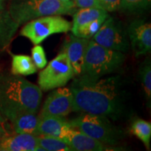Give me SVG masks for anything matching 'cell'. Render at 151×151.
Segmentation results:
<instances>
[{"instance_id": "1", "label": "cell", "mask_w": 151, "mask_h": 151, "mask_svg": "<svg viewBox=\"0 0 151 151\" xmlns=\"http://www.w3.org/2000/svg\"><path fill=\"white\" fill-rule=\"evenodd\" d=\"M69 89L73 111L113 118L121 112L122 99L118 77L81 74L73 79Z\"/></svg>"}, {"instance_id": "2", "label": "cell", "mask_w": 151, "mask_h": 151, "mask_svg": "<svg viewBox=\"0 0 151 151\" xmlns=\"http://www.w3.org/2000/svg\"><path fill=\"white\" fill-rule=\"evenodd\" d=\"M41 99L39 86L20 75L0 74V113L6 120L19 113H37Z\"/></svg>"}, {"instance_id": "3", "label": "cell", "mask_w": 151, "mask_h": 151, "mask_svg": "<svg viewBox=\"0 0 151 151\" xmlns=\"http://www.w3.org/2000/svg\"><path fill=\"white\" fill-rule=\"evenodd\" d=\"M8 11L11 18L21 25L43 16L73 15L76 11V7L73 1L12 0Z\"/></svg>"}, {"instance_id": "4", "label": "cell", "mask_w": 151, "mask_h": 151, "mask_svg": "<svg viewBox=\"0 0 151 151\" xmlns=\"http://www.w3.org/2000/svg\"><path fill=\"white\" fill-rule=\"evenodd\" d=\"M124 52L113 50L90 40L84 58L82 74L102 77L114 72L123 65Z\"/></svg>"}, {"instance_id": "5", "label": "cell", "mask_w": 151, "mask_h": 151, "mask_svg": "<svg viewBox=\"0 0 151 151\" xmlns=\"http://www.w3.org/2000/svg\"><path fill=\"white\" fill-rule=\"evenodd\" d=\"M69 122L73 129L107 146H116L123 138L122 132L115 127L106 116L83 113Z\"/></svg>"}, {"instance_id": "6", "label": "cell", "mask_w": 151, "mask_h": 151, "mask_svg": "<svg viewBox=\"0 0 151 151\" xmlns=\"http://www.w3.org/2000/svg\"><path fill=\"white\" fill-rule=\"evenodd\" d=\"M71 26L72 22L60 15L46 16L26 22L20 34L27 38L33 44L37 45L53 34L68 32Z\"/></svg>"}, {"instance_id": "7", "label": "cell", "mask_w": 151, "mask_h": 151, "mask_svg": "<svg viewBox=\"0 0 151 151\" xmlns=\"http://www.w3.org/2000/svg\"><path fill=\"white\" fill-rule=\"evenodd\" d=\"M74 75L67 55L60 52L50 62L46 69L39 73L38 84L41 91H48L65 86Z\"/></svg>"}, {"instance_id": "8", "label": "cell", "mask_w": 151, "mask_h": 151, "mask_svg": "<svg viewBox=\"0 0 151 151\" xmlns=\"http://www.w3.org/2000/svg\"><path fill=\"white\" fill-rule=\"evenodd\" d=\"M92 40L105 48L122 52H127L130 47L127 30L118 19L110 16L103 22Z\"/></svg>"}, {"instance_id": "9", "label": "cell", "mask_w": 151, "mask_h": 151, "mask_svg": "<svg viewBox=\"0 0 151 151\" xmlns=\"http://www.w3.org/2000/svg\"><path fill=\"white\" fill-rule=\"evenodd\" d=\"M73 111V97L69 88H58L45 100L39 116L65 117Z\"/></svg>"}, {"instance_id": "10", "label": "cell", "mask_w": 151, "mask_h": 151, "mask_svg": "<svg viewBox=\"0 0 151 151\" xmlns=\"http://www.w3.org/2000/svg\"><path fill=\"white\" fill-rule=\"evenodd\" d=\"M129 46L136 57L146 54L151 49V24L143 19L133 20L127 29Z\"/></svg>"}, {"instance_id": "11", "label": "cell", "mask_w": 151, "mask_h": 151, "mask_svg": "<svg viewBox=\"0 0 151 151\" xmlns=\"http://www.w3.org/2000/svg\"><path fill=\"white\" fill-rule=\"evenodd\" d=\"M90 39L70 35L64 41L61 52L67 55L71 62L74 74L80 76L83 73L84 58Z\"/></svg>"}, {"instance_id": "12", "label": "cell", "mask_w": 151, "mask_h": 151, "mask_svg": "<svg viewBox=\"0 0 151 151\" xmlns=\"http://www.w3.org/2000/svg\"><path fill=\"white\" fill-rule=\"evenodd\" d=\"M64 140L72 150L76 151H104L111 150L113 146L105 145L97 139L86 134L83 132L71 127L62 136Z\"/></svg>"}, {"instance_id": "13", "label": "cell", "mask_w": 151, "mask_h": 151, "mask_svg": "<svg viewBox=\"0 0 151 151\" xmlns=\"http://www.w3.org/2000/svg\"><path fill=\"white\" fill-rule=\"evenodd\" d=\"M38 146L37 136L30 134L14 132L0 139L1 151H36Z\"/></svg>"}, {"instance_id": "14", "label": "cell", "mask_w": 151, "mask_h": 151, "mask_svg": "<svg viewBox=\"0 0 151 151\" xmlns=\"http://www.w3.org/2000/svg\"><path fill=\"white\" fill-rule=\"evenodd\" d=\"M71 124L65 117L39 116L37 136H48L61 139Z\"/></svg>"}, {"instance_id": "15", "label": "cell", "mask_w": 151, "mask_h": 151, "mask_svg": "<svg viewBox=\"0 0 151 151\" xmlns=\"http://www.w3.org/2000/svg\"><path fill=\"white\" fill-rule=\"evenodd\" d=\"M37 113L23 112L19 113L9 119L14 132L19 134H30L37 136L39 116Z\"/></svg>"}, {"instance_id": "16", "label": "cell", "mask_w": 151, "mask_h": 151, "mask_svg": "<svg viewBox=\"0 0 151 151\" xmlns=\"http://www.w3.org/2000/svg\"><path fill=\"white\" fill-rule=\"evenodd\" d=\"M19 26L11 18L8 10L0 9V50H4L9 46Z\"/></svg>"}, {"instance_id": "17", "label": "cell", "mask_w": 151, "mask_h": 151, "mask_svg": "<svg viewBox=\"0 0 151 151\" xmlns=\"http://www.w3.org/2000/svg\"><path fill=\"white\" fill-rule=\"evenodd\" d=\"M102 16H109L108 11L99 8L79 9L73 14L71 31Z\"/></svg>"}, {"instance_id": "18", "label": "cell", "mask_w": 151, "mask_h": 151, "mask_svg": "<svg viewBox=\"0 0 151 151\" xmlns=\"http://www.w3.org/2000/svg\"><path fill=\"white\" fill-rule=\"evenodd\" d=\"M11 73L14 75L28 76L37 71V68L28 55H11Z\"/></svg>"}, {"instance_id": "19", "label": "cell", "mask_w": 151, "mask_h": 151, "mask_svg": "<svg viewBox=\"0 0 151 151\" xmlns=\"http://www.w3.org/2000/svg\"><path fill=\"white\" fill-rule=\"evenodd\" d=\"M131 132L142 141L147 150H150L151 138V124L150 122L142 119H137L132 122Z\"/></svg>"}, {"instance_id": "20", "label": "cell", "mask_w": 151, "mask_h": 151, "mask_svg": "<svg viewBox=\"0 0 151 151\" xmlns=\"http://www.w3.org/2000/svg\"><path fill=\"white\" fill-rule=\"evenodd\" d=\"M39 146L46 151H71V148L61 139L48 136H37Z\"/></svg>"}, {"instance_id": "21", "label": "cell", "mask_w": 151, "mask_h": 151, "mask_svg": "<svg viewBox=\"0 0 151 151\" xmlns=\"http://www.w3.org/2000/svg\"><path fill=\"white\" fill-rule=\"evenodd\" d=\"M109 16L100 17V18L96 19V20H92V21L88 22L87 24H85L83 25L78 27L77 29L71 31L72 34L73 35L76 36V37L90 39L97 32L101 24H103V22L105 21L106 19L108 18Z\"/></svg>"}, {"instance_id": "22", "label": "cell", "mask_w": 151, "mask_h": 151, "mask_svg": "<svg viewBox=\"0 0 151 151\" xmlns=\"http://www.w3.org/2000/svg\"><path fill=\"white\" fill-rule=\"evenodd\" d=\"M151 0H121L119 10L129 14H139L150 8Z\"/></svg>"}, {"instance_id": "23", "label": "cell", "mask_w": 151, "mask_h": 151, "mask_svg": "<svg viewBox=\"0 0 151 151\" xmlns=\"http://www.w3.org/2000/svg\"><path fill=\"white\" fill-rule=\"evenodd\" d=\"M139 73L147 102L150 107L151 99V64L150 60H146L142 64Z\"/></svg>"}, {"instance_id": "24", "label": "cell", "mask_w": 151, "mask_h": 151, "mask_svg": "<svg viewBox=\"0 0 151 151\" xmlns=\"http://www.w3.org/2000/svg\"><path fill=\"white\" fill-rule=\"evenodd\" d=\"M32 59L38 69H43L47 65V60L43 47L35 45L32 50Z\"/></svg>"}, {"instance_id": "25", "label": "cell", "mask_w": 151, "mask_h": 151, "mask_svg": "<svg viewBox=\"0 0 151 151\" xmlns=\"http://www.w3.org/2000/svg\"><path fill=\"white\" fill-rule=\"evenodd\" d=\"M101 8L108 12L119 10L121 0H98Z\"/></svg>"}, {"instance_id": "26", "label": "cell", "mask_w": 151, "mask_h": 151, "mask_svg": "<svg viewBox=\"0 0 151 151\" xmlns=\"http://www.w3.org/2000/svg\"><path fill=\"white\" fill-rule=\"evenodd\" d=\"M75 6L78 9L101 8L98 0H72Z\"/></svg>"}, {"instance_id": "27", "label": "cell", "mask_w": 151, "mask_h": 151, "mask_svg": "<svg viewBox=\"0 0 151 151\" xmlns=\"http://www.w3.org/2000/svg\"><path fill=\"white\" fill-rule=\"evenodd\" d=\"M11 124L0 113V139L14 133Z\"/></svg>"}, {"instance_id": "28", "label": "cell", "mask_w": 151, "mask_h": 151, "mask_svg": "<svg viewBox=\"0 0 151 151\" xmlns=\"http://www.w3.org/2000/svg\"><path fill=\"white\" fill-rule=\"evenodd\" d=\"M4 8V0H0V9H3Z\"/></svg>"}, {"instance_id": "29", "label": "cell", "mask_w": 151, "mask_h": 151, "mask_svg": "<svg viewBox=\"0 0 151 151\" xmlns=\"http://www.w3.org/2000/svg\"><path fill=\"white\" fill-rule=\"evenodd\" d=\"M62 1H72V0H60Z\"/></svg>"}]
</instances>
